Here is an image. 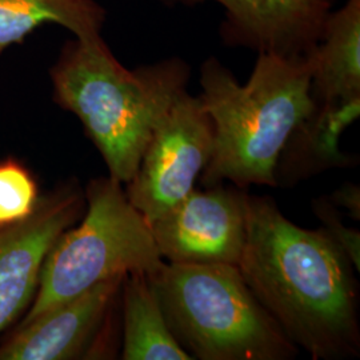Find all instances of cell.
Returning a JSON list of instances; mask_svg holds the SVG:
<instances>
[{"mask_svg":"<svg viewBox=\"0 0 360 360\" xmlns=\"http://www.w3.org/2000/svg\"><path fill=\"white\" fill-rule=\"evenodd\" d=\"M309 59L315 104L360 101V0L330 13Z\"/></svg>","mask_w":360,"mask_h":360,"instance_id":"cell-11","label":"cell"},{"mask_svg":"<svg viewBox=\"0 0 360 360\" xmlns=\"http://www.w3.org/2000/svg\"><path fill=\"white\" fill-rule=\"evenodd\" d=\"M80 210L79 193H59L40 203L28 218L0 230V331L26 309L38 290L49 251Z\"/></svg>","mask_w":360,"mask_h":360,"instance_id":"cell-9","label":"cell"},{"mask_svg":"<svg viewBox=\"0 0 360 360\" xmlns=\"http://www.w3.org/2000/svg\"><path fill=\"white\" fill-rule=\"evenodd\" d=\"M104 22L105 10L96 0H0V53L44 25L94 38L102 35Z\"/></svg>","mask_w":360,"mask_h":360,"instance_id":"cell-14","label":"cell"},{"mask_svg":"<svg viewBox=\"0 0 360 360\" xmlns=\"http://www.w3.org/2000/svg\"><path fill=\"white\" fill-rule=\"evenodd\" d=\"M87 200L82 224L63 232L44 259L37 297L23 323L96 284L132 272L150 274L162 264L150 224L129 203L122 183L111 176L91 181Z\"/></svg>","mask_w":360,"mask_h":360,"instance_id":"cell-5","label":"cell"},{"mask_svg":"<svg viewBox=\"0 0 360 360\" xmlns=\"http://www.w3.org/2000/svg\"><path fill=\"white\" fill-rule=\"evenodd\" d=\"M188 79L190 67L179 58L127 70L102 35L68 40L51 68L53 101L82 122L110 176L126 184Z\"/></svg>","mask_w":360,"mask_h":360,"instance_id":"cell-3","label":"cell"},{"mask_svg":"<svg viewBox=\"0 0 360 360\" xmlns=\"http://www.w3.org/2000/svg\"><path fill=\"white\" fill-rule=\"evenodd\" d=\"M124 360H191L171 334L147 274L132 272L122 283Z\"/></svg>","mask_w":360,"mask_h":360,"instance_id":"cell-13","label":"cell"},{"mask_svg":"<svg viewBox=\"0 0 360 360\" xmlns=\"http://www.w3.org/2000/svg\"><path fill=\"white\" fill-rule=\"evenodd\" d=\"M37 186L19 165H0V227L28 218L37 208Z\"/></svg>","mask_w":360,"mask_h":360,"instance_id":"cell-15","label":"cell"},{"mask_svg":"<svg viewBox=\"0 0 360 360\" xmlns=\"http://www.w3.org/2000/svg\"><path fill=\"white\" fill-rule=\"evenodd\" d=\"M126 276L96 284L77 297L23 323L19 331L0 348V360L80 358L103 327Z\"/></svg>","mask_w":360,"mask_h":360,"instance_id":"cell-10","label":"cell"},{"mask_svg":"<svg viewBox=\"0 0 360 360\" xmlns=\"http://www.w3.org/2000/svg\"><path fill=\"white\" fill-rule=\"evenodd\" d=\"M243 188L221 184L206 191L193 188L150 229L160 257L168 263L238 266L247 232Z\"/></svg>","mask_w":360,"mask_h":360,"instance_id":"cell-7","label":"cell"},{"mask_svg":"<svg viewBox=\"0 0 360 360\" xmlns=\"http://www.w3.org/2000/svg\"><path fill=\"white\" fill-rule=\"evenodd\" d=\"M200 86L199 99L214 129V150L202 183L276 187L278 158L315 108L309 56L260 52L245 84L217 58H208L200 67Z\"/></svg>","mask_w":360,"mask_h":360,"instance_id":"cell-2","label":"cell"},{"mask_svg":"<svg viewBox=\"0 0 360 360\" xmlns=\"http://www.w3.org/2000/svg\"><path fill=\"white\" fill-rule=\"evenodd\" d=\"M360 101L347 103L318 105L311 115L296 127L285 143L275 167V183L294 186L333 167L355 166L354 155L339 150V136L358 119Z\"/></svg>","mask_w":360,"mask_h":360,"instance_id":"cell-12","label":"cell"},{"mask_svg":"<svg viewBox=\"0 0 360 360\" xmlns=\"http://www.w3.org/2000/svg\"><path fill=\"white\" fill-rule=\"evenodd\" d=\"M193 6L207 0H159ZM224 10L227 46L281 56H309L322 37L335 0H214Z\"/></svg>","mask_w":360,"mask_h":360,"instance_id":"cell-8","label":"cell"},{"mask_svg":"<svg viewBox=\"0 0 360 360\" xmlns=\"http://www.w3.org/2000/svg\"><path fill=\"white\" fill-rule=\"evenodd\" d=\"M330 200L335 206L347 208L351 218L360 219V188L354 183H343L331 196Z\"/></svg>","mask_w":360,"mask_h":360,"instance_id":"cell-17","label":"cell"},{"mask_svg":"<svg viewBox=\"0 0 360 360\" xmlns=\"http://www.w3.org/2000/svg\"><path fill=\"white\" fill-rule=\"evenodd\" d=\"M168 328L193 359L290 360L297 347L238 266L166 263L147 274Z\"/></svg>","mask_w":360,"mask_h":360,"instance_id":"cell-4","label":"cell"},{"mask_svg":"<svg viewBox=\"0 0 360 360\" xmlns=\"http://www.w3.org/2000/svg\"><path fill=\"white\" fill-rule=\"evenodd\" d=\"M238 269L285 336L312 359L359 355L355 269L323 227L302 229L271 198L248 195Z\"/></svg>","mask_w":360,"mask_h":360,"instance_id":"cell-1","label":"cell"},{"mask_svg":"<svg viewBox=\"0 0 360 360\" xmlns=\"http://www.w3.org/2000/svg\"><path fill=\"white\" fill-rule=\"evenodd\" d=\"M312 210L323 223V229L338 247L347 255L354 269L360 270V235L358 230L345 226L340 212L328 196L312 200Z\"/></svg>","mask_w":360,"mask_h":360,"instance_id":"cell-16","label":"cell"},{"mask_svg":"<svg viewBox=\"0 0 360 360\" xmlns=\"http://www.w3.org/2000/svg\"><path fill=\"white\" fill-rule=\"evenodd\" d=\"M212 122L199 96L180 91L159 119L126 195L148 224L195 188L211 160Z\"/></svg>","mask_w":360,"mask_h":360,"instance_id":"cell-6","label":"cell"}]
</instances>
